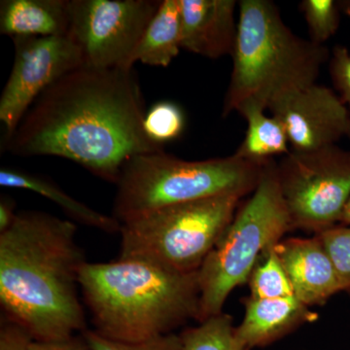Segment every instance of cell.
Listing matches in <instances>:
<instances>
[{
    "instance_id": "1",
    "label": "cell",
    "mask_w": 350,
    "mask_h": 350,
    "mask_svg": "<svg viewBox=\"0 0 350 350\" xmlns=\"http://www.w3.org/2000/svg\"><path fill=\"white\" fill-rule=\"evenodd\" d=\"M145 113L133 68L82 66L38 96L2 151L61 157L117 184L131 159L165 150L145 133Z\"/></svg>"
},
{
    "instance_id": "2",
    "label": "cell",
    "mask_w": 350,
    "mask_h": 350,
    "mask_svg": "<svg viewBox=\"0 0 350 350\" xmlns=\"http://www.w3.org/2000/svg\"><path fill=\"white\" fill-rule=\"evenodd\" d=\"M77 224L52 214L22 211L0 234L2 317L34 342L66 340L87 330L78 290L87 264Z\"/></svg>"
},
{
    "instance_id": "3",
    "label": "cell",
    "mask_w": 350,
    "mask_h": 350,
    "mask_svg": "<svg viewBox=\"0 0 350 350\" xmlns=\"http://www.w3.org/2000/svg\"><path fill=\"white\" fill-rule=\"evenodd\" d=\"M94 331L122 342L175 333L200 314L197 273H181L137 259L87 262L80 275Z\"/></svg>"
},
{
    "instance_id": "4",
    "label": "cell",
    "mask_w": 350,
    "mask_h": 350,
    "mask_svg": "<svg viewBox=\"0 0 350 350\" xmlns=\"http://www.w3.org/2000/svg\"><path fill=\"white\" fill-rule=\"evenodd\" d=\"M238 36L223 117L246 108L269 109L289 94L317 84L328 61L325 45L301 38L269 0L239 2Z\"/></svg>"
},
{
    "instance_id": "5",
    "label": "cell",
    "mask_w": 350,
    "mask_h": 350,
    "mask_svg": "<svg viewBox=\"0 0 350 350\" xmlns=\"http://www.w3.org/2000/svg\"><path fill=\"white\" fill-rule=\"evenodd\" d=\"M266 163L251 162L234 154L186 161L165 150L135 157L117 182L112 216L122 225L174 204L219 195L244 198L257 187Z\"/></svg>"
},
{
    "instance_id": "6",
    "label": "cell",
    "mask_w": 350,
    "mask_h": 350,
    "mask_svg": "<svg viewBox=\"0 0 350 350\" xmlns=\"http://www.w3.org/2000/svg\"><path fill=\"white\" fill-rule=\"evenodd\" d=\"M278 177V163H265L257 187L219 239L198 271V322L223 312L227 299L248 282L262 255L291 231Z\"/></svg>"
},
{
    "instance_id": "7",
    "label": "cell",
    "mask_w": 350,
    "mask_h": 350,
    "mask_svg": "<svg viewBox=\"0 0 350 350\" xmlns=\"http://www.w3.org/2000/svg\"><path fill=\"white\" fill-rule=\"evenodd\" d=\"M241 199L215 196L163 207L124 223L119 258L197 273L231 224Z\"/></svg>"
},
{
    "instance_id": "8",
    "label": "cell",
    "mask_w": 350,
    "mask_h": 350,
    "mask_svg": "<svg viewBox=\"0 0 350 350\" xmlns=\"http://www.w3.org/2000/svg\"><path fill=\"white\" fill-rule=\"evenodd\" d=\"M292 230L317 234L335 227L350 199V150L337 144L290 151L278 163Z\"/></svg>"
},
{
    "instance_id": "9",
    "label": "cell",
    "mask_w": 350,
    "mask_h": 350,
    "mask_svg": "<svg viewBox=\"0 0 350 350\" xmlns=\"http://www.w3.org/2000/svg\"><path fill=\"white\" fill-rule=\"evenodd\" d=\"M159 0H68V36L94 68H133L131 57Z\"/></svg>"
},
{
    "instance_id": "10",
    "label": "cell",
    "mask_w": 350,
    "mask_h": 350,
    "mask_svg": "<svg viewBox=\"0 0 350 350\" xmlns=\"http://www.w3.org/2000/svg\"><path fill=\"white\" fill-rule=\"evenodd\" d=\"M15 59L0 96L1 144L17 130L39 96L66 73L82 66L79 50L68 36L12 39Z\"/></svg>"
},
{
    "instance_id": "11",
    "label": "cell",
    "mask_w": 350,
    "mask_h": 350,
    "mask_svg": "<svg viewBox=\"0 0 350 350\" xmlns=\"http://www.w3.org/2000/svg\"><path fill=\"white\" fill-rule=\"evenodd\" d=\"M269 110L284 126L292 151L331 146L349 133V108L336 92L317 83L289 94Z\"/></svg>"
},
{
    "instance_id": "12",
    "label": "cell",
    "mask_w": 350,
    "mask_h": 350,
    "mask_svg": "<svg viewBox=\"0 0 350 350\" xmlns=\"http://www.w3.org/2000/svg\"><path fill=\"white\" fill-rule=\"evenodd\" d=\"M275 250L294 297L304 305L322 306L344 292L333 262L317 234L312 238L283 239Z\"/></svg>"
},
{
    "instance_id": "13",
    "label": "cell",
    "mask_w": 350,
    "mask_h": 350,
    "mask_svg": "<svg viewBox=\"0 0 350 350\" xmlns=\"http://www.w3.org/2000/svg\"><path fill=\"white\" fill-rule=\"evenodd\" d=\"M237 6L236 0H180L182 49L208 59L232 56Z\"/></svg>"
},
{
    "instance_id": "14",
    "label": "cell",
    "mask_w": 350,
    "mask_h": 350,
    "mask_svg": "<svg viewBox=\"0 0 350 350\" xmlns=\"http://www.w3.org/2000/svg\"><path fill=\"white\" fill-rule=\"evenodd\" d=\"M244 315L236 326L239 342L250 350L264 349L280 342L319 315L296 297L244 299Z\"/></svg>"
},
{
    "instance_id": "15",
    "label": "cell",
    "mask_w": 350,
    "mask_h": 350,
    "mask_svg": "<svg viewBox=\"0 0 350 350\" xmlns=\"http://www.w3.org/2000/svg\"><path fill=\"white\" fill-rule=\"evenodd\" d=\"M68 0H2L0 32L11 39L68 36Z\"/></svg>"
},
{
    "instance_id": "16",
    "label": "cell",
    "mask_w": 350,
    "mask_h": 350,
    "mask_svg": "<svg viewBox=\"0 0 350 350\" xmlns=\"http://www.w3.org/2000/svg\"><path fill=\"white\" fill-rule=\"evenodd\" d=\"M0 185L6 188L24 189L47 198L57 204L75 224L94 228L115 234L120 232L121 224L113 216L94 211L92 207L69 196L50 178L12 167L0 169Z\"/></svg>"
},
{
    "instance_id": "17",
    "label": "cell",
    "mask_w": 350,
    "mask_h": 350,
    "mask_svg": "<svg viewBox=\"0 0 350 350\" xmlns=\"http://www.w3.org/2000/svg\"><path fill=\"white\" fill-rule=\"evenodd\" d=\"M180 49V0H163L131 57V68L138 62L167 68Z\"/></svg>"
},
{
    "instance_id": "18",
    "label": "cell",
    "mask_w": 350,
    "mask_h": 350,
    "mask_svg": "<svg viewBox=\"0 0 350 350\" xmlns=\"http://www.w3.org/2000/svg\"><path fill=\"white\" fill-rule=\"evenodd\" d=\"M247 122L245 137L234 155L251 162L264 163L276 155L289 153V139L282 122L260 108H246L239 113Z\"/></svg>"
},
{
    "instance_id": "19",
    "label": "cell",
    "mask_w": 350,
    "mask_h": 350,
    "mask_svg": "<svg viewBox=\"0 0 350 350\" xmlns=\"http://www.w3.org/2000/svg\"><path fill=\"white\" fill-rule=\"evenodd\" d=\"M181 350H250L239 342L232 315L224 312L178 334Z\"/></svg>"
},
{
    "instance_id": "20",
    "label": "cell",
    "mask_w": 350,
    "mask_h": 350,
    "mask_svg": "<svg viewBox=\"0 0 350 350\" xmlns=\"http://www.w3.org/2000/svg\"><path fill=\"white\" fill-rule=\"evenodd\" d=\"M275 247L269 248L262 255L251 273L247 283L252 298L278 299L294 296L291 283Z\"/></svg>"
},
{
    "instance_id": "21",
    "label": "cell",
    "mask_w": 350,
    "mask_h": 350,
    "mask_svg": "<svg viewBox=\"0 0 350 350\" xmlns=\"http://www.w3.org/2000/svg\"><path fill=\"white\" fill-rule=\"evenodd\" d=\"M185 123V114L179 105L172 101H160L145 113L144 128L149 139L163 146L180 137Z\"/></svg>"
},
{
    "instance_id": "22",
    "label": "cell",
    "mask_w": 350,
    "mask_h": 350,
    "mask_svg": "<svg viewBox=\"0 0 350 350\" xmlns=\"http://www.w3.org/2000/svg\"><path fill=\"white\" fill-rule=\"evenodd\" d=\"M301 10L305 16L310 40L324 45L340 27V5L334 0H304Z\"/></svg>"
},
{
    "instance_id": "23",
    "label": "cell",
    "mask_w": 350,
    "mask_h": 350,
    "mask_svg": "<svg viewBox=\"0 0 350 350\" xmlns=\"http://www.w3.org/2000/svg\"><path fill=\"white\" fill-rule=\"evenodd\" d=\"M317 234L333 262L344 292L350 296V226L337 225Z\"/></svg>"
},
{
    "instance_id": "24",
    "label": "cell",
    "mask_w": 350,
    "mask_h": 350,
    "mask_svg": "<svg viewBox=\"0 0 350 350\" xmlns=\"http://www.w3.org/2000/svg\"><path fill=\"white\" fill-rule=\"evenodd\" d=\"M81 334L94 350H181L180 337L176 333L139 342H116L88 329Z\"/></svg>"
},
{
    "instance_id": "25",
    "label": "cell",
    "mask_w": 350,
    "mask_h": 350,
    "mask_svg": "<svg viewBox=\"0 0 350 350\" xmlns=\"http://www.w3.org/2000/svg\"><path fill=\"white\" fill-rule=\"evenodd\" d=\"M329 70L338 96L350 111V51L345 46L334 48Z\"/></svg>"
},
{
    "instance_id": "26",
    "label": "cell",
    "mask_w": 350,
    "mask_h": 350,
    "mask_svg": "<svg viewBox=\"0 0 350 350\" xmlns=\"http://www.w3.org/2000/svg\"><path fill=\"white\" fill-rule=\"evenodd\" d=\"M33 338L24 326L1 317L0 350H31Z\"/></svg>"
},
{
    "instance_id": "27",
    "label": "cell",
    "mask_w": 350,
    "mask_h": 350,
    "mask_svg": "<svg viewBox=\"0 0 350 350\" xmlns=\"http://www.w3.org/2000/svg\"><path fill=\"white\" fill-rule=\"evenodd\" d=\"M31 350H94L88 344L82 334L72 336L63 340L51 342H32Z\"/></svg>"
},
{
    "instance_id": "28",
    "label": "cell",
    "mask_w": 350,
    "mask_h": 350,
    "mask_svg": "<svg viewBox=\"0 0 350 350\" xmlns=\"http://www.w3.org/2000/svg\"><path fill=\"white\" fill-rule=\"evenodd\" d=\"M15 211V202L13 199L1 196L0 199V234L7 231L12 226L14 221L17 217Z\"/></svg>"
},
{
    "instance_id": "29",
    "label": "cell",
    "mask_w": 350,
    "mask_h": 350,
    "mask_svg": "<svg viewBox=\"0 0 350 350\" xmlns=\"http://www.w3.org/2000/svg\"><path fill=\"white\" fill-rule=\"evenodd\" d=\"M340 225L342 226H350V199L347 202V206L345 207L344 213L340 216Z\"/></svg>"
},
{
    "instance_id": "30",
    "label": "cell",
    "mask_w": 350,
    "mask_h": 350,
    "mask_svg": "<svg viewBox=\"0 0 350 350\" xmlns=\"http://www.w3.org/2000/svg\"><path fill=\"white\" fill-rule=\"evenodd\" d=\"M340 5V11L350 17V0H342V1H338Z\"/></svg>"
},
{
    "instance_id": "31",
    "label": "cell",
    "mask_w": 350,
    "mask_h": 350,
    "mask_svg": "<svg viewBox=\"0 0 350 350\" xmlns=\"http://www.w3.org/2000/svg\"><path fill=\"white\" fill-rule=\"evenodd\" d=\"M347 138H349V139H350V126H349V133H347Z\"/></svg>"
}]
</instances>
